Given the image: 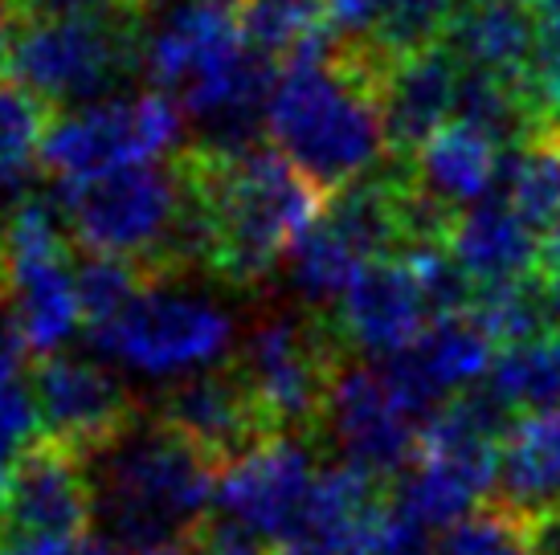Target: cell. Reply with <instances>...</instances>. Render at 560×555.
Returning a JSON list of instances; mask_svg holds the SVG:
<instances>
[{
  "label": "cell",
  "mask_w": 560,
  "mask_h": 555,
  "mask_svg": "<svg viewBox=\"0 0 560 555\" xmlns=\"http://www.w3.org/2000/svg\"><path fill=\"white\" fill-rule=\"evenodd\" d=\"M94 523L119 552L192 547L213 510L218 465L160 416H136L119 437L86 453Z\"/></svg>",
  "instance_id": "obj_3"
},
{
  "label": "cell",
  "mask_w": 560,
  "mask_h": 555,
  "mask_svg": "<svg viewBox=\"0 0 560 555\" xmlns=\"http://www.w3.org/2000/svg\"><path fill=\"white\" fill-rule=\"evenodd\" d=\"M495 343L499 340L475 310H454V315H438L434 323L421 331V340L389 364L438 413L451 397H463L479 385L482 371H491Z\"/></svg>",
  "instance_id": "obj_19"
},
{
  "label": "cell",
  "mask_w": 560,
  "mask_h": 555,
  "mask_svg": "<svg viewBox=\"0 0 560 555\" xmlns=\"http://www.w3.org/2000/svg\"><path fill=\"white\" fill-rule=\"evenodd\" d=\"M140 42L148 82L201 123L205 147H254V127L266 119L275 78L221 4L148 0Z\"/></svg>",
  "instance_id": "obj_1"
},
{
  "label": "cell",
  "mask_w": 560,
  "mask_h": 555,
  "mask_svg": "<svg viewBox=\"0 0 560 555\" xmlns=\"http://www.w3.org/2000/svg\"><path fill=\"white\" fill-rule=\"evenodd\" d=\"M495 503L515 515H536L560 503V409L520 421L503 441Z\"/></svg>",
  "instance_id": "obj_23"
},
{
  "label": "cell",
  "mask_w": 560,
  "mask_h": 555,
  "mask_svg": "<svg viewBox=\"0 0 560 555\" xmlns=\"http://www.w3.org/2000/svg\"><path fill=\"white\" fill-rule=\"evenodd\" d=\"M156 416L180 433L188 446L201 449L218 470L275 437L270 416L237 368H213L176 380L164 392Z\"/></svg>",
  "instance_id": "obj_14"
},
{
  "label": "cell",
  "mask_w": 560,
  "mask_h": 555,
  "mask_svg": "<svg viewBox=\"0 0 560 555\" xmlns=\"http://www.w3.org/2000/svg\"><path fill=\"white\" fill-rule=\"evenodd\" d=\"M540 16H552V21H560V0H540Z\"/></svg>",
  "instance_id": "obj_39"
},
{
  "label": "cell",
  "mask_w": 560,
  "mask_h": 555,
  "mask_svg": "<svg viewBox=\"0 0 560 555\" xmlns=\"http://www.w3.org/2000/svg\"><path fill=\"white\" fill-rule=\"evenodd\" d=\"M94 519V486L86 458L62 441H37L16 462L0 498V543L82 540Z\"/></svg>",
  "instance_id": "obj_13"
},
{
  "label": "cell",
  "mask_w": 560,
  "mask_h": 555,
  "mask_svg": "<svg viewBox=\"0 0 560 555\" xmlns=\"http://www.w3.org/2000/svg\"><path fill=\"white\" fill-rule=\"evenodd\" d=\"M434 303L413 274V265L401 253L393 258H376L357 274L348 294L336 307V335L343 347H357L364 355H381V359H397L421 340V331L430 327Z\"/></svg>",
  "instance_id": "obj_16"
},
{
  "label": "cell",
  "mask_w": 560,
  "mask_h": 555,
  "mask_svg": "<svg viewBox=\"0 0 560 555\" xmlns=\"http://www.w3.org/2000/svg\"><path fill=\"white\" fill-rule=\"evenodd\" d=\"M327 4H331V25L340 29L343 42L373 37L393 9V0H327Z\"/></svg>",
  "instance_id": "obj_31"
},
{
  "label": "cell",
  "mask_w": 560,
  "mask_h": 555,
  "mask_svg": "<svg viewBox=\"0 0 560 555\" xmlns=\"http://www.w3.org/2000/svg\"><path fill=\"white\" fill-rule=\"evenodd\" d=\"M237 29L266 62H303L331 49V4L327 0H242Z\"/></svg>",
  "instance_id": "obj_24"
},
{
  "label": "cell",
  "mask_w": 560,
  "mask_h": 555,
  "mask_svg": "<svg viewBox=\"0 0 560 555\" xmlns=\"http://www.w3.org/2000/svg\"><path fill=\"white\" fill-rule=\"evenodd\" d=\"M487 388L512 416H545L560 409V335L503 343Z\"/></svg>",
  "instance_id": "obj_26"
},
{
  "label": "cell",
  "mask_w": 560,
  "mask_h": 555,
  "mask_svg": "<svg viewBox=\"0 0 560 555\" xmlns=\"http://www.w3.org/2000/svg\"><path fill=\"white\" fill-rule=\"evenodd\" d=\"M524 531L536 555H560V503L536 515H524Z\"/></svg>",
  "instance_id": "obj_36"
},
{
  "label": "cell",
  "mask_w": 560,
  "mask_h": 555,
  "mask_svg": "<svg viewBox=\"0 0 560 555\" xmlns=\"http://www.w3.org/2000/svg\"><path fill=\"white\" fill-rule=\"evenodd\" d=\"M16 16H86V13H119V9H131L140 13L136 0H13Z\"/></svg>",
  "instance_id": "obj_32"
},
{
  "label": "cell",
  "mask_w": 560,
  "mask_h": 555,
  "mask_svg": "<svg viewBox=\"0 0 560 555\" xmlns=\"http://www.w3.org/2000/svg\"><path fill=\"white\" fill-rule=\"evenodd\" d=\"M21 340H16V327L9 319V310L0 307V380L16 376V364H21Z\"/></svg>",
  "instance_id": "obj_37"
},
{
  "label": "cell",
  "mask_w": 560,
  "mask_h": 555,
  "mask_svg": "<svg viewBox=\"0 0 560 555\" xmlns=\"http://www.w3.org/2000/svg\"><path fill=\"white\" fill-rule=\"evenodd\" d=\"M49 103L16 82L0 78V213H9L21 197H30L25 185L33 164H42V147L49 135Z\"/></svg>",
  "instance_id": "obj_25"
},
{
  "label": "cell",
  "mask_w": 560,
  "mask_h": 555,
  "mask_svg": "<svg viewBox=\"0 0 560 555\" xmlns=\"http://www.w3.org/2000/svg\"><path fill=\"white\" fill-rule=\"evenodd\" d=\"M315 482H319V465L312 458V441L295 433H275L262 446L242 453L237 462L221 465L213 510L221 527H230L237 535L299 547Z\"/></svg>",
  "instance_id": "obj_12"
},
{
  "label": "cell",
  "mask_w": 560,
  "mask_h": 555,
  "mask_svg": "<svg viewBox=\"0 0 560 555\" xmlns=\"http://www.w3.org/2000/svg\"><path fill=\"white\" fill-rule=\"evenodd\" d=\"M389 515L393 507L385 503L381 479L348 462L327 465L315 482L299 547H312L319 555H360L389 523Z\"/></svg>",
  "instance_id": "obj_20"
},
{
  "label": "cell",
  "mask_w": 560,
  "mask_h": 555,
  "mask_svg": "<svg viewBox=\"0 0 560 555\" xmlns=\"http://www.w3.org/2000/svg\"><path fill=\"white\" fill-rule=\"evenodd\" d=\"M37 425H42V413H37L33 385H25L21 376L0 380V498L9 491L16 462L33 449Z\"/></svg>",
  "instance_id": "obj_29"
},
{
  "label": "cell",
  "mask_w": 560,
  "mask_h": 555,
  "mask_svg": "<svg viewBox=\"0 0 560 555\" xmlns=\"http://www.w3.org/2000/svg\"><path fill=\"white\" fill-rule=\"evenodd\" d=\"M540 274L545 278H552L560 286V221L548 229V237H545V258H540Z\"/></svg>",
  "instance_id": "obj_38"
},
{
  "label": "cell",
  "mask_w": 560,
  "mask_h": 555,
  "mask_svg": "<svg viewBox=\"0 0 560 555\" xmlns=\"http://www.w3.org/2000/svg\"><path fill=\"white\" fill-rule=\"evenodd\" d=\"M152 278L140 262L115 258V253H86L74 265V286H79L82 319L91 327H103L148 286Z\"/></svg>",
  "instance_id": "obj_27"
},
{
  "label": "cell",
  "mask_w": 560,
  "mask_h": 555,
  "mask_svg": "<svg viewBox=\"0 0 560 555\" xmlns=\"http://www.w3.org/2000/svg\"><path fill=\"white\" fill-rule=\"evenodd\" d=\"M62 213L86 253L131 258L164 282V253L185 213V176L172 164H131L62 185Z\"/></svg>",
  "instance_id": "obj_8"
},
{
  "label": "cell",
  "mask_w": 560,
  "mask_h": 555,
  "mask_svg": "<svg viewBox=\"0 0 560 555\" xmlns=\"http://www.w3.org/2000/svg\"><path fill=\"white\" fill-rule=\"evenodd\" d=\"M266 131L324 197L364 180L389 152L373 78L340 42L275 78Z\"/></svg>",
  "instance_id": "obj_4"
},
{
  "label": "cell",
  "mask_w": 560,
  "mask_h": 555,
  "mask_svg": "<svg viewBox=\"0 0 560 555\" xmlns=\"http://www.w3.org/2000/svg\"><path fill=\"white\" fill-rule=\"evenodd\" d=\"M360 555H434V552H430L425 531H418V527H409L405 519L389 515V523L376 531V540Z\"/></svg>",
  "instance_id": "obj_33"
},
{
  "label": "cell",
  "mask_w": 560,
  "mask_h": 555,
  "mask_svg": "<svg viewBox=\"0 0 560 555\" xmlns=\"http://www.w3.org/2000/svg\"><path fill=\"white\" fill-rule=\"evenodd\" d=\"M0 555H124L107 540H54V543H0Z\"/></svg>",
  "instance_id": "obj_34"
},
{
  "label": "cell",
  "mask_w": 560,
  "mask_h": 555,
  "mask_svg": "<svg viewBox=\"0 0 560 555\" xmlns=\"http://www.w3.org/2000/svg\"><path fill=\"white\" fill-rule=\"evenodd\" d=\"M94 347L148 380H188L221 368L237 340L234 315L218 298L176 282H148L115 319L91 327Z\"/></svg>",
  "instance_id": "obj_6"
},
{
  "label": "cell",
  "mask_w": 560,
  "mask_h": 555,
  "mask_svg": "<svg viewBox=\"0 0 560 555\" xmlns=\"http://www.w3.org/2000/svg\"><path fill=\"white\" fill-rule=\"evenodd\" d=\"M438 555H536V552H532L528 531H524V515H515L503 503H491L479 515H470L467 523L446 531Z\"/></svg>",
  "instance_id": "obj_28"
},
{
  "label": "cell",
  "mask_w": 560,
  "mask_h": 555,
  "mask_svg": "<svg viewBox=\"0 0 560 555\" xmlns=\"http://www.w3.org/2000/svg\"><path fill=\"white\" fill-rule=\"evenodd\" d=\"M33 397L49 437L79 449L82 458L103 449L140 416L131 409V397L103 364L66 352H54L37 364Z\"/></svg>",
  "instance_id": "obj_15"
},
{
  "label": "cell",
  "mask_w": 560,
  "mask_h": 555,
  "mask_svg": "<svg viewBox=\"0 0 560 555\" xmlns=\"http://www.w3.org/2000/svg\"><path fill=\"white\" fill-rule=\"evenodd\" d=\"M209 4H221V9H225V4H242V0H209Z\"/></svg>",
  "instance_id": "obj_41"
},
{
  "label": "cell",
  "mask_w": 560,
  "mask_h": 555,
  "mask_svg": "<svg viewBox=\"0 0 560 555\" xmlns=\"http://www.w3.org/2000/svg\"><path fill=\"white\" fill-rule=\"evenodd\" d=\"M524 86L540 123H560V21L545 16L536 49H532V62L524 70Z\"/></svg>",
  "instance_id": "obj_30"
},
{
  "label": "cell",
  "mask_w": 560,
  "mask_h": 555,
  "mask_svg": "<svg viewBox=\"0 0 560 555\" xmlns=\"http://www.w3.org/2000/svg\"><path fill=\"white\" fill-rule=\"evenodd\" d=\"M536 37L540 21L528 0H463L442 42L467 70L524 78Z\"/></svg>",
  "instance_id": "obj_22"
},
{
  "label": "cell",
  "mask_w": 560,
  "mask_h": 555,
  "mask_svg": "<svg viewBox=\"0 0 560 555\" xmlns=\"http://www.w3.org/2000/svg\"><path fill=\"white\" fill-rule=\"evenodd\" d=\"M176 164L209 225V274L242 291L262 286L287 262L327 201L287 155L258 143L237 152L201 143Z\"/></svg>",
  "instance_id": "obj_2"
},
{
  "label": "cell",
  "mask_w": 560,
  "mask_h": 555,
  "mask_svg": "<svg viewBox=\"0 0 560 555\" xmlns=\"http://www.w3.org/2000/svg\"><path fill=\"white\" fill-rule=\"evenodd\" d=\"M446 246L454 262L463 265V274L470 278L475 294L508 291V286L528 282L540 274V258H545L540 229L528 225L503 197L463 209L454 216Z\"/></svg>",
  "instance_id": "obj_18"
},
{
  "label": "cell",
  "mask_w": 560,
  "mask_h": 555,
  "mask_svg": "<svg viewBox=\"0 0 560 555\" xmlns=\"http://www.w3.org/2000/svg\"><path fill=\"white\" fill-rule=\"evenodd\" d=\"M434 416L393 364H343L327 397L324 429L348 465L373 479H401L418 462Z\"/></svg>",
  "instance_id": "obj_11"
},
{
  "label": "cell",
  "mask_w": 560,
  "mask_h": 555,
  "mask_svg": "<svg viewBox=\"0 0 560 555\" xmlns=\"http://www.w3.org/2000/svg\"><path fill=\"white\" fill-rule=\"evenodd\" d=\"M343 368V340L315 310H270L246 335L237 371L254 388L275 433L307 437L324 425L327 397Z\"/></svg>",
  "instance_id": "obj_9"
},
{
  "label": "cell",
  "mask_w": 560,
  "mask_h": 555,
  "mask_svg": "<svg viewBox=\"0 0 560 555\" xmlns=\"http://www.w3.org/2000/svg\"><path fill=\"white\" fill-rule=\"evenodd\" d=\"M66 229L62 201L54 204L46 197H21L9 213H0L4 307L21 347L42 359L62 352L82 319Z\"/></svg>",
  "instance_id": "obj_7"
},
{
  "label": "cell",
  "mask_w": 560,
  "mask_h": 555,
  "mask_svg": "<svg viewBox=\"0 0 560 555\" xmlns=\"http://www.w3.org/2000/svg\"><path fill=\"white\" fill-rule=\"evenodd\" d=\"M458 91H463V62L454 58L446 42L401 54L385 70L376 107H381L393 160L409 164L442 127H451V119L458 115Z\"/></svg>",
  "instance_id": "obj_17"
},
{
  "label": "cell",
  "mask_w": 560,
  "mask_h": 555,
  "mask_svg": "<svg viewBox=\"0 0 560 555\" xmlns=\"http://www.w3.org/2000/svg\"><path fill=\"white\" fill-rule=\"evenodd\" d=\"M192 555H266V552L258 540L237 535L230 527H218V531H205L201 540L192 543Z\"/></svg>",
  "instance_id": "obj_35"
},
{
  "label": "cell",
  "mask_w": 560,
  "mask_h": 555,
  "mask_svg": "<svg viewBox=\"0 0 560 555\" xmlns=\"http://www.w3.org/2000/svg\"><path fill=\"white\" fill-rule=\"evenodd\" d=\"M503 155L508 152L487 135L451 123L409 160V176L438 204H446L451 213H463V209H475L495 197V185L503 180Z\"/></svg>",
  "instance_id": "obj_21"
},
{
  "label": "cell",
  "mask_w": 560,
  "mask_h": 555,
  "mask_svg": "<svg viewBox=\"0 0 560 555\" xmlns=\"http://www.w3.org/2000/svg\"><path fill=\"white\" fill-rule=\"evenodd\" d=\"M282 555H319V552H312V547H282Z\"/></svg>",
  "instance_id": "obj_40"
},
{
  "label": "cell",
  "mask_w": 560,
  "mask_h": 555,
  "mask_svg": "<svg viewBox=\"0 0 560 555\" xmlns=\"http://www.w3.org/2000/svg\"><path fill=\"white\" fill-rule=\"evenodd\" d=\"M9 70L49 107H86L115 98L127 78L143 70L140 13H86V16H16Z\"/></svg>",
  "instance_id": "obj_5"
},
{
  "label": "cell",
  "mask_w": 560,
  "mask_h": 555,
  "mask_svg": "<svg viewBox=\"0 0 560 555\" xmlns=\"http://www.w3.org/2000/svg\"><path fill=\"white\" fill-rule=\"evenodd\" d=\"M185 139V110L168 94H115L49 123L42 164L58 185H82L131 164H160Z\"/></svg>",
  "instance_id": "obj_10"
}]
</instances>
